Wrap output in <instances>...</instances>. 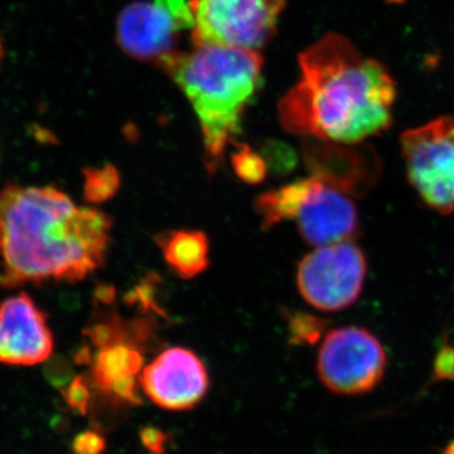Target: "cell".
I'll use <instances>...</instances> for the list:
<instances>
[{
	"instance_id": "obj_8",
	"label": "cell",
	"mask_w": 454,
	"mask_h": 454,
	"mask_svg": "<svg viewBox=\"0 0 454 454\" xmlns=\"http://www.w3.org/2000/svg\"><path fill=\"white\" fill-rule=\"evenodd\" d=\"M193 29V16L187 0H152L125 8L118 20L121 49L137 59L160 62L177 52L181 32Z\"/></svg>"
},
{
	"instance_id": "obj_21",
	"label": "cell",
	"mask_w": 454,
	"mask_h": 454,
	"mask_svg": "<svg viewBox=\"0 0 454 454\" xmlns=\"http://www.w3.org/2000/svg\"><path fill=\"white\" fill-rule=\"evenodd\" d=\"M442 454H454V441L450 442V443L444 448L443 453Z\"/></svg>"
},
{
	"instance_id": "obj_5",
	"label": "cell",
	"mask_w": 454,
	"mask_h": 454,
	"mask_svg": "<svg viewBox=\"0 0 454 454\" xmlns=\"http://www.w3.org/2000/svg\"><path fill=\"white\" fill-rule=\"evenodd\" d=\"M406 175L433 210L454 214V116L406 130L400 139Z\"/></svg>"
},
{
	"instance_id": "obj_12",
	"label": "cell",
	"mask_w": 454,
	"mask_h": 454,
	"mask_svg": "<svg viewBox=\"0 0 454 454\" xmlns=\"http://www.w3.org/2000/svg\"><path fill=\"white\" fill-rule=\"evenodd\" d=\"M167 265L182 279H192L210 265V241L197 230H170L154 238Z\"/></svg>"
},
{
	"instance_id": "obj_17",
	"label": "cell",
	"mask_w": 454,
	"mask_h": 454,
	"mask_svg": "<svg viewBox=\"0 0 454 454\" xmlns=\"http://www.w3.org/2000/svg\"><path fill=\"white\" fill-rule=\"evenodd\" d=\"M71 448L74 454H104L106 450V439L95 430H85L74 437Z\"/></svg>"
},
{
	"instance_id": "obj_1",
	"label": "cell",
	"mask_w": 454,
	"mask_h": 454,
	"mask_svg": "<svg viewBox=\"0 0 454 454\" xmlns=\"http://www.w3.org/2000/svg\"><path fill=\"white\" fill-rule=\"evenodd\" d=\"M300 66V82L279 104L284 129L343 145L389 129L396 85L381 62L330 33L301 53Z\"/></svg>"
},
{
	"instance_id": "obj_7",
	"label": "cell",
	"mask_w": 454,
	"mask_h": 454,
	"mask_svg": "<svg viewBox=\"0 0 454 454\" xmlns=\"http://www.w3.org/2000/svg\"><path fill=\"white\" fill-rule=\"evenodd\" d=\"M367 262L352 241L316 247L297 270L301 297L322 312H339L357 301L365 283Z\"/></svg>"
},
{
	"instance_id": "obj_13",
	"label": "cell",
	"mask_w": 454,
	"mask_h": 454,
	"mask_svg": "<svg viewBox=\"0 0 454 454\" xmlns=\"http://www.w3.org/2000/svg\"><path fill=\"white\" fill-rule=\"evenodd\" d=\"M309 187V178L298 179L292 184L268 191L254 202V210L258 215L262 229L270 230L278 223L294 220L298 207Z\"/></svg>"
},
{
	"instance_id": "obj_22",
	"label": "cell",
	"mask_w": 454,
	"mask_h": 454,
	"mask_svg": "<svg viewBox=\"0 0 454 454\" xmlns=\"http://www.w3.org/2000/svg\"><path fill=\"white\" fill-rule=\"evenodd\" d=\"M2 57H3V44H2V41H0V59H2Z\"/></svg>"
},
{
	"instance_id": "obj_11",
	"label": "cell",
	"mask_w": 454,
	"mask_h": 454,
	"mask_svg": "<svg viewBox=\"0 0 454 454\" xmlns=\"http://www.w3.org/2000/svg\"><path fill=\"white\" fill-rule=\"evenodd\" d=\"M46 316L31 297L12 295L0 303V364L35 366L53 352Z\"/></svg>"
},
{
	"instance_id": "obj_14",
	"label": "cell",
	"mask_w": 454,
	"mask_h": 454,
	"mask_svg": "<svg viewBox=\"0 0 454 454\" xmlns=\"http://www.w3.org/2000/svg\"><path fill=\"white\" fill-rule=\"evenodd\" d=\"M235 175L247 184H260L268 175V163L262 153L253 151L247 145H236L231 155Z\"/></svg>"
},
{
	"instance_id": "obj_9",
	"label": "cell",
	"mask_w": 454,
	"mask_h": 454,
	"mask_svg": "<svg viewBox=\"0 0 454 454\" xmlns=\"http://www.w3.org/2000/svg\"><path fill=\"white\" fill-rule=\"evenodd\" d=\"M139 384L153 404L164 411H186L207 395L210 376L192 349L170 348L143 367Z\"/></svg>"
},
{
	"instance_id": "obj_4",
	"label": "cell",
	"mask_w": 454,
	"mask_h": 454,
	"mask_svg": "<svg viewBox=\"0 0 454 454\" xmlns=\"http://www.w3.org/2000/svg\"><path fill=\"white\" fill-rule=\"evenodd\" d=\"M286 0H191L195 44L258 51L274 31Z\"/></svg>"
},
{
	"instance_id": "obj_20",
	"label": "cell",
	"mask_w": 454,
	"mask_h": 454,
	"mask_svg": "<svg viewBox=\"0 0 454 454\" xmlns=\"http://www.w3.org/2000/svg\"><path fill=\"white\" fill-rule=\"evenodd\" d=\"M90 387L85 379H74L71 387H68L67 400L73 408L85 414L90 403Z\"/></svg>"
},
{
	"instance_id": "obj_2",
	"label": "cell",
	"mask_w": 454,
	"mask_h": 454,
	"mask_svg": "<svg viewBox=\"0 0 454 454\" xmlns=\"http://www.w3.org/2000/svg\"><path fill=\"white\" fill-rule=\"evenodd\" d=\"M112 220L55 187L0 191V283L79 282L106 262Z\"/></svg>"
},
{
	"instance_id": "obj_6",
	"label": "cell",
	"mask_w": 454,
	"mask_h": 454,
	"mask_svg": "<svg viewBox=\"0 0 454 454\" xmlns=\"http://www.w3.org/2000/svg\"><path fill=\"white\" fill-rule=\"evenodd\" d=\"M387 352L366 328L348 325L325 334L317 357V372L328 390L340 395H363L380 384Z\"/></svg>"
},
{
	"instance_id": "obj_3",
	"label": "cell",
	"mask_w": 454,
	"mask_h": 454,
	"mask_svg": "<svg viewBox=\"0 0 454 454\" xmlns=\"http://www.w3.org/2000/svg\"><path fill=\"white\" fill-rule=\"evenodd\" d=\"M158 64L186 95L201 125L206 166L215 172L262 83V59L255 51L195 44Z\"/></svg>"
},
{
	"instance_id": "obj_19",
	"label": "cell",
	"mask_w": 454,
	"mask_h": 454,
	"mask_svg": "<svg viewBox=\"0 0 454 454\" xmlns=\"http://www.w3.org/2000/svg\"><path fill=\"white\" fill-rule=\"evenodd\" d=\"M140 442L151 454H164L168 446V434L155 427H145L139 433Z\"/></svg>"
},
{
	"instance_id": "obj_15",
	"label": "cell",
	"mask_w": 454,
	"mask_h": 454,
	"mask_svg": "<svg viewBox=\"0 0 454 454\" xmlns=\"http://www.w3.org/2000/svg\"><path fill=\"white\" fill-rule=\"evenodd\" d=\"M85 195L90 202H104L112 199L121 188V175L112 164L85 173Z\"/></svg>"
},
{
	"instance_id": "obj_16",
	"label": "cell",
	"mask_w": 454,
	"mask_h": 454,
	"mask_svg": "<svg viewBox=\"0 0 454 454\" xmlns=\"http://www.w3.org/2000/svg\"><path fill=\"white\" fill-rule=\"evenodd\" d=\"M288 330L293 345H313L324 334L325 321L307 313H293L288 319Z\"/></svg>"
},
{
	"instance_id": "obj_10",
	"label": "cell",
	"mask_w": 454,
	"mask_h": 454,
	"mask_svg": "<svg viewBox=\"0 0 454 454\" xmlns=\"http://www.w3.org/2000/svg\"><path fill=\"white\" fill-rule=\"evenodd\" d=\"M294 220L303 240L312 247L352 241L360 217L355 202L340 188L312 176Z\"/></svg>"
},
{
	"instance_id": "obj_18",
	"label": "cell",
	"mask_w": 454,
	"mask_h": 454,
	"mask_svg": "<svg viewBox=\"0 0 454 454\" xmlns=\"http://www.w3.org/2000/svg\"><path fill=\"white\" fill-rule=\"evenodd\" d=\"M437 381H454V348L452 346H443L435 357L432 382Z\"/></svg>"
}]
</instances>
